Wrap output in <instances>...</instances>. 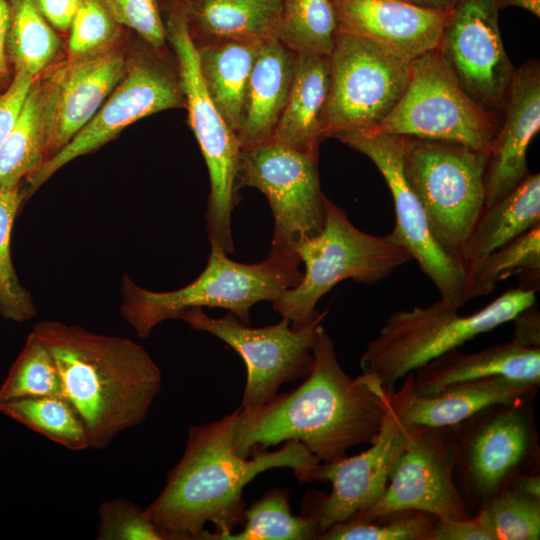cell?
Returning <instances> with one entry per match:
<instances>
[{"label":"cell","instance_id":"cell-39","mask_svg":"<svg viewBox=\"0 0 540 540\" xmlns=\"http://www.w3.org/2000/svg\"><path fill=\"white\" fill-rule=\"evenodd\" d=\"M127 39V29L113 18L101 0H81L67 33L65 57H93Z\"/></svg>","mask_w":540,"mask_h":540},{"label":"cell","instance_id":"cell-46","mask_svg":"<svg viewBox=\"0 0 540 540\" xmlns=\"http://www.w3.org/2000/svg\"><path fill=\"white\" fill-rule=\"evenodd\" d=\"M9 21V0H0V89H5L13 76L6 55V40Z\"/></svg>","mask_w":540,"mask_h":540},{"label":"cell","instance_id":"cell-25","mask_svg":"<svg viewBox=\"0 0 540 540\" xmlns=\"http://www.w3.org/2000/svg\"><path fill=\"white\" fill-rule=\"evenodd\" d=\"M196 47L276 37L281 0H182Z\"/></svg>","mask_w":540,"mask_h":540},{"label":"cell","instance_id":"cell-19","mask_svg":"<svg viewBox=\"0 0 540 540\" xmlns=\"http://www.w3.org/2000/svg\"><path fill=\"white\" fill-rule=\"evenodd\" d=\"M407 509L424 511L439 519L472 516L454 481L445 427H413L381 499L351 519L366 520Z\"/></svg>","mask_w":540,"mask_h":540},{"label":"cell","instance_id":"cell-26","mask_svg":"<svg viewBox=\"0 0 540 540\" xmlns=\"http://www.w3.org/2000/svg\"><path fill=\"white\" fill-rule=\"evenodd\" d=\"M329 86V56L296 54L287 103L271 141L301 152L319 153Z\"/></svg>","mask_w":540,"mask_h":540},{"label":"cell","instance_id":"cell-2","mask_svg":"<svg viewBox=\"0 0 540 540\" xmlns=\"http://www.w3.org/2000/svg\"><path fill=\"white\" fill-rule=\"evenodd\" d=\"M312 352V370L299 387L277 394L259 408L239 407L233 433L239 456L250 457L256 450L294 440L321 463H330L376 437L388 396L379 381L363 372L351 378L340 366L334 342L321 323Z\"/></svg>","mask_w":540,"mask_h":540},{"label":"cell","instance_id":"cell-41","mask_svg":"<svg viewBox=\"0 0 540 540\" xmlns=\"http://www.w3.org/2000/svg\"><path fill=\"white\" fill-rule=\"evenodd\" d=\"M113 18L144 42L166 51L167 38L159 0H101Z\"/></svg>","mask_w":540,"mask_h":540},{"label":"cell","instance_id":"cell-21","mask_svg":"<svg viewBox=\"0 0 540 540\" xmlns=\"http://www.w3.org/2000/svg\"><path fill=\"white\" fill-rule=\"evenodd\" d=\"M337 32L370 40L412 62L437 48L449 12L396 0H332Z\"/></svg>","mask_w":540,"mask_h":540},{"label":"cell","instance_id":"cell-32","mask_svg":"<svg viewBox=\"0 0 540 540\" xmlns=\"http://www.w3.org/2000/svg\"><path fill=\"white\" fill-rule=\"evenodd\" d=\"M0 412L67 449L90 448L86 426L65 395L7 401L0 404Z\"/></svg>","mask_w":540,"mask_h":540},{"label":"cell","instance_id":"cell-40","mask_svg":"<svg viewBox=\"0 0 540 540\" xmlns=\"http://www.w3.org/2000/svg\"><path fill=\"white\" fill-rule=\"evenodd\" d=\"M99 540H168L167 535L135 503L113 499L99 505Z\"/></svg>","mask_w":540,"mask_h":540},{"label":"cell","instance_id":"cell-20","mask_svg":"<svg viewBox=\"0 0 540 540\" xmlns=\"http://www.w3.org/2000/svg\"><path fill=\"white\" fill-rule=\"evenodd\" d=\"M539 130L540 64L531 59L515 69L499 130L486 152L485 207L529 175L527 150Z\"/></svg>","mask_w":540,"mask_h":540},{"label":"cell","instance_id":"cell-45","mask_svg":"<svg viewBox=\"0 0 540 540\" xmlns=\"http://www.w3.org/2000/svg\"><path fill=\"white\" fill-rule=\"evenodd\" d=\"M534 306L522 310L512 319L514 331L511 341L525 347L540 348V314Z\"/></svg>","mask_w":540,"mask_h":540},{"label":"cell","instance_id":"cell-38","mask_svg":"<svg viewBox=\"0 0 540 540\" xmlns=\"http://www.w3.org/2000/svg\"><path fill=\"white\" fill-rule=\"evenodd\" d=\"M478 512L496 540L540 539V498L523 492L510 480Z\"/></svg>","mask_w":540,"mask_h":540},{"label":"cell","instance_id":"cell-5","mask_svg":"<svg viewBox=\"0 0 540 540\" xmlns=\"http://www.w3.org/2000/svg\"><path fill=\"white\" fill-rule=\"evenodd\" d=\"M210 245L205 269L178 290L154 292L123 277L120 313L139 337L148 338L155 326L178 319L181 312L194 307L224 308L249 324L252 306L273 302L302 279L299 265L269 256L258 263H239L228 258L219 245Z\"/></svg>","mask_w":540,"mask_h":540},{"label":"cell","instance_id":"cell-47","mask_svg":"<svg viewBox=\"0 0 540 540\" xmlns=\"http://www.w3.org/2000/svg\"><path fill=\"white\" fill-rule=\"evenodd\" d=\"M405 4L440 12H449L455 6L457 0H396Z\"/></svg>","mask_w":540,"mask_h":540},{"label":"cell","instance_id":"cell-22","mask_svg":"<svg viewBox=\"0 0 540 540\" xmlns=\"http://www.w3.org/2000/svg\"><path fill=\"white\" fill-rule=\"evenodd\" d=\"M540 383L491 376L460 382L429 396L411 390V374L388 400L401 421L410 427L453 426L495 404H512L535 399Z\"/></svg>","mask_w":540,"mask_h":540},{"label":"cell","instance_id":"cell-10","mask_svg":"<svg viewBox=\"0 0 540 540\" xmlns=\"http://www.w3.org/2000/svg\"><path fill=\"white\" fill-rule=\"evenodd\" d=\"M330 86L323 138L363 135L378 125L405 93L412 62L370 40L337 32L329 54Z\"/></svg>","mask_w":540,"mask_h":540},{"label":"cell","instance_id":"cell-17","mask_svg":"<svg viewBox=\"0 0 540 540\" xmlns=\"http://www.w3.org/2000/svg\"><path fill=\"white\" fill-rule=\"evenodd\" d=\"M412 430L398 417L387 396L381 426L370 447L355 456L319 465L315 480L330 482L331 492L327 495L309 492L302 513L316 521L320 534L366 511L381 499Z\"/></svg>","mask_w":540,"mask_h":540},{"label":"cell","instance_id":"cell-14","mask_svg":"<svg viewBox=\"0 0 540 540\" xmlns=\"http://www.w3.org/2000/svg\"><path fill=\"white\" fill-rule=\"evenodd\" d=\"M326 315L327 310L300 329H293L284 317L277 324L252 328L232 312L213 318L201 307L184 310L178 319L219 338L241 356L247 379L239 407L249 411L273 399L283 384L310 374L316 328Z\"/></svg>","mask_w":540,"mask_h":540},{"label":"cell","instance_id":"cell-36","mask_svg":"<svg viewBox=\"0 0 540 540\" xmlns=\"http://www.w3.org/2000/svg\"><path fill=\"white\" fill-rule=\"evenodd\" d=\"M49 395H64L60 375L49 350L30 332L22 351L0 385V404Z\"/></svg>","mask_w":540,"mask_h":540},{"label":"cell","instance_id":"cell-12","mask_svg":"<svg viewBox=\"0 0 540 540\" xmlns=\"http://www.w3.org/2000/svg\"><path fill=\"white\" fill-rule=\"evenodd\" d=\"M501 121V115L482 108L464 92L436 48L412 61L410 81L402 98L363 135L410 136L487 152Z\"/></svg>","mask_w":540,"mask_h":540},{"label":"cell","instance_id":"cell-9","mask_svg":"<svg viewBox=\"0 0 540 540\" xmlns=\"http://www.w3.org/2000/svg\"><path fill=\"white\" fill-rule=\"evenodd\" d=\"M160 8L167 42L178 67L189 124L209 172L210 194L205 215L208 238L230 254L234 252L231 216L241 199L236 186L241 146L204 86L182 0H161Z\"/></svg>","mask_w":540,"mask_h":540},{"label":"cell","instance_id":"cell-15","mask_svg":"<svg viewBox=\"0 0 540 540\" xmlns=\"http://www.w3.org/2000/svg\"><path fill=\"white\" fill-rule=\"evenodd\" d=\"M495 0H457L437 46L464 92L503 115L515 68L500 34Z\"/></svg>","mask_w":540,"mask_h":540},{"label":"cell","instance_id":"cell-7","mask_svg":"<svg viewBox=\"0 0 540 540\" xmlns=\"http://www.w3.org/2000/svg\"><path fill=\"white\" fill-rule=\"evenodd\" d=\"M402 164L434 240L460 268L463 246L485 207L486 152L403 136Z\"/></svg>","mask_w":540,"mask_h":540},{"label":"cell","instance_id":"cell-11","mask_svg":"<svg viewBox=\"0 0 540 540\" xmlns=\"http://www.w3.org/2000/svg\"><path fill=\"white\" fill-rule=\"evenodd\" d=\"M318 155L273 141L241 148L237 189L261 191L273 214L269 257L299 265L297 248L323 229L328 198L321 190Z\"/></svg>","mask_w":540,"mask_h":540},{"label":"cell","instance_id":"cell-42","mask_svg":"<svg viewBox=\"0 0 540 540\" xmlns=\"http://www.w3.org/2000/svg\"><path fill=\"white\" fill-rule=\"evenodd\" d=\"M33 79L25 71L15 70L10 83L0 93V147L17 120Z\"/></svg>","mask_w":540,"mask_h":540},{"label":"cell","instance_id":"cell-6","mask_svg":"<svg viewBox=\"0 0 540 540\" xmlns=\"http://www.w3.org/2000/svg\"><path fill=\"white\" fill-rule=\"evenodd\" d=\"M304 263L300 283L285 290L273 302L274 310L300 329L321 312L319 300L341 281L374 284L388 278L413 260L410 253L386 236H375L357 228L344 209L330 199L326 202L323 229L297 248Z\"/></svg>","mask_w":540,"mask_h":540},{"label":"cell","instance_id":"cell-30","mask_svg":"<svg viewBox=\"0 0 540 540\" xmlns=\"http://www.w3.org/2000/svg\"><path fill=\"white\" fill-rule=\"evenodd\" d=\"M9 9L6 40L9 66L12 72L23 70L35 78L62 56L61 37L34 0H9Z\"/></svg>","mask_w":540,"mask_h":540},{"label":"cell","instance_id":"cell-29","mask_svg":"<svg viewBox=\"0 0 540 540\" xmlns=\"http://www.w3.org/2000/svg\"><path fill=\"white\" fill-rule=\"evenodd\" d=\"M45 160L43 91L37 76L13 128L0 147V188L20 186Z\"/></svg>","mask_w":540,"mask_h":540},{"label":"cell","instance_id":"cell-16","mask_svg":"<svg viewBox=\"0 0 540 540\" xmlns=\"http://www.w3.org/2000/svg\"><path fill=\"white\" fill-rule=\"evenodd\" d=\"M340 141L367 156L386 181L395 211V226L386 237L410 253L445 304L457 310L465 305V277L434 240L421 204L404 176L403 136L356 135Z\"/></svg>","mask_w":540,"mask_h":540},{"label":"cell","instance_id":"cell-13","mask_svg":"<svg viewBox=\"0 0 540 540\" xmlns=\"http://www.w3.org/2000/svg\"><path fill=\"white\" fill-rule=\"evenodd\" d=\"M171 108H185L175 58L144 41L131 45L120 82L71 141L26 180L27 197L73 159L101 147L135 121Z\"/></svg>","mask_w":540,"mask_h":540},{"label":"cell","instance_id":"cell-24","mask_svg":"<svg viewBox=\"0 0 540 540\" xmlns=\"http://www.w3.org/2000/svg\"><path fill=\"white\" fill-rule=\"evenodd\" d=\"M296 54L276 37L263 41L253 65L237 139L241 148L272 140L289 96Z\"/></svg>","mask_w":540,"mask_h":540},{"label":"cell","instance_id":"cell-48","mask_svg":"<svg viewBox=\"0 0 540 540\" xmlns=\"http://www.w3.org/2000/svg\"><path fill=\"white\" fill-rule=\"evenodd\" d=\"M499 10L508 6H516L522 8L537 18L540 17V0H495Z\"/></svg>","mask_w":540,"mask_h":540},{"label":"cell","instance_id":"cell-33","mask_svg":"<svg viewBox=\"0 0 540 540\" xmlns=\"http://www.w3.org/2000/svg\"><path fill=\"white\" fill-rule=\"evenodd\" d=\"M336 33L332 0H281L276 38L295 54L329 56Z\"/></svg>","mask_w":540,"mask_h":540},{"label":"cell","instance_id":"cell-44","mask_svg":"<svg viewBox=\"0 0 540 540\" xmlns=\"http://www.w3.org/2000/svg\"><path fill=\"white\" fill-rule=\"evenodd\" d=\"M49 24L62 35H67L81 0H34Z\"/></svg>","mask_w":540,"mask_h":540},{"label":"cell","instance_id":"cell-34","mask_svg":"<svg viewBox=\"0 0 540 540\" xmlns=\"http://www.w3.org/2000/svg\"><path fill=\"white\" fill-rule=\"evenodd\" d=\"M243 529L223 540H313L320 531L309 515L292 514L284 488H271L244 510Z\"/></svg>","mask_w":540,"mask_h":540},{"label":"cell","instance_id":"cell-37","mask_svg":"<svg viewBox=\"0 0 540 540\" xmlns=\"http://www.w3.org/2000/svg\"><path fill=\"white\" fill-rule=\"evenodd\" d=\"M438 518L419 510H397L366 520H347L324 530L319 540H431Z\"/></svg>","mask_w":540,"mask_h":540},{"label":"cell","instance_id":"cell-31","mask_svg":"<svg viewBox=\"0 0 540 540\" xmlns=\"http://www.w3.org/2000/svg\"><path fill=\"white\" fill-rule=\"evenodd\" d=\"M512 275L520 288L539 289L540 225L493 251L472 270L465 281V302L490 294Z\"/></svg>","mask_w":540,"mask_h":540},{"label":"cell","instance_id":"cell-4","mask_svg":"<svg viewBox=\"0 0 540 540\" xmlns=\"http://www.w3.org/2000/svg\"><path fill=\"white\" fill-rule=\"evenodd\" d=\"M536 292L514 288L479 311L462 316L441 299L426 307L391 314L360 357L363 373L375 377L386 394L397 381L437 356L458 348L475 336L512 321L535 305Z\"/></svg>","mask_w":540,"mask_h":540},{"label":"cell","instance_id":"cell-3","mask_svg":"<svg viewBox=\"0 0 540 540\" xmlns=\"http://www.w3.org/2000/svg\"><path fill=\"white\" fill-rule=\"evenodd\" d=\"M31 332L51 353L63 393L86 426L90 448L104 449L119 433L145 421L161 390L162 373L140 344L58 321H41Z\"/></svg>","mask_w":540,"mask_h":540},{"label":"cell","instance_id":"cell-35","mask_svg":"<svg viewBox=\"0 0 540 540\" xmlns=\"http://www.w3.org/2000/svg\"><path fill=\"white\" fill-rule=\"evenodd\" d=\"M26 198L21 185L0 188V315L15 322L28 321L37 314L30 293L19 282L10 252L14 220Z\"/></svg>","mask_w":540,"mask_h":540},{"label":"cell","instance_id":"cell-28","mask_svg":"<svg viewBox=\"0 0 540 540\" xmlns=\"http://www.w3.org/2000/svg\"><path fill=\"white\" fill-rule=\"evenodd\" d=\"M262 43L233 41L196 47L204 86L236 137L250 74Z\"/></svg>","mask_w":540,"mask_h":540},{"label":"cell","instance_id":"cell-8","mask_svg":"<svg viewBox=\"0 0 540 540\" xmlns=\"http://www.w3.org/2000/svg\"><path fill=\"white\" fill-rule=\"evenodd\" d=\"M534 400L495 404L445 427L454 481L470 513L476 514L514 475L536 473Z\"/></svg>","mask_w":540,"mask_h":540},{"label":"cell","instance_id":"cell-18","mask_svg":"<svg viewBox=\"0 0 540 540\" xmlns=\"http://www.w3.org/2000/svg\"><path fill=\"white\" fill-rule=\"evenodd\" d=\"M130 49L128 38L93 57L69 59L62 55L38 75L43 91L46 160L94 117L124 76Z\"/></svg>","mask_w":540,"mask_h":540},{"label":"cell","instance_id":"cell-1","mask_svg":"<svg viewBox=\"0 0 540 540\" xmlns=\"http://www.w3.org/2000/svg\"><path fill=\"white\" fill-rule=\"evenodd\" d=\"M239 411L189 428L181 459L145 508L168 540H223L233 533L244 522L243 489L266 470L286 467L301 482L315 480L321 462L299 441L239 456L233 447Z\"/></svg>","mask_w":540,"mask_h":540},{"label":"cell","instance_id":"cell-43","mask_svg":"<svg viewBox=\"0 0 540 540\" xmlns=\"http://www.w3.org/2000/svg\"><path fill=\"white\" fill-rule=\"evenodd\" d=\"M431 540H496L480 512L467 519H437Z\"/></svg>","mask_w":540,"mask_h":540},{"label":"cell","instance_id":"cell-23","mask_svg":"<svg viewBox=\"0 0 540 540\" xmlns=\"http://www.w3.org/2000/svg\"><path fill=\"white\" fill-rule=\"evenodd\" d=\"M410 374L411 390L417 396L434 395L451 385L491 376L540 383V348L512 341L472 354L454 348Z\"/></svg>","mask_w":540,"mask_h":540},{"label":"cell","instance_id":"cell-27","mask_svg":"<svg viewBox=\"0 0 540 540\" xmlns=\"http://www.w3.org/2000/svg\"><path fill=\"white\" fill-rule=\"evenodd\" d=\"M540 225V174H529L514 190L485 207L460 257L465 277L490 253Z\"/></svg>","mask_w":540,"mask_h":540}]
</instances>
